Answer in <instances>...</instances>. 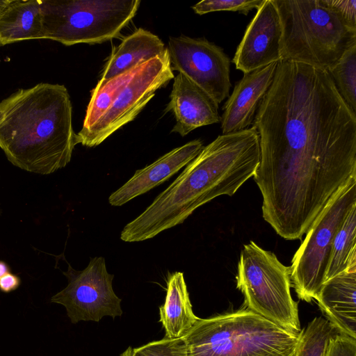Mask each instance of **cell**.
<instances>
[{
    "mask_svg": "<svg viewBox=\"0 0 356 356\" xmlns=\"http://www.w3.org/2000/svg\"><path fill=\"white\" fill-rule=\"evenodd\" d=\"M282 26L273 0L264 4L248 24L232 60L236 68L248 73L282 60Z\"/></svg>",
    "mask_w": 356,
    "mask_h": 356,
    "instance_id": "12",
    "label": "cell"
},
{
    "mask_svg": "<svg viewBox=\"0 0 356 356\" xmlns=\"http://www.w3.org/2000/svg\"><path fill=\"white\" fill-rule=\"evenodd\" d=\"M252 127L259 137L253 177L262 216L282 238L301 239L356 177V113L327 70L282 60Z\"/></svg>",
    "mask_w": 356,
    "mask_h": 356,
    "instance_id": "1",
    "label": "cell"
},
{
    "mask_svg": "<svg viewBox=\"0 0 356 356\" xmlns=\"http://www.w3.org/2000/svg\"><path fill=\"white\" fill-rule=\"evenodd\" d=\"M63 273L67 285L50 301L63 305L72 323L98 322L104 316L114 318L122 314L121 299L113 289L114 275L108 273L104 257L90 258L87 267L81 270L68 264Z\"/></svg>",
    "mask_w": 356,
    "mask_h": 356,
    "instance_id": "10",
    "label": "cell"
},
{
    "mask_svg": "<svg viewBox=\"0 0 356 356\" xmlns=\"http://www.w3.org/2000/svg\"><path fill=\"white\" fill-rule=\"evenodd\" d=\"M345 272H356V204L349 210L334 236L325 282Z\"/></svg>",
    "mask_w": 356,
    "mask_h": 356,
    "instance_id": "20",
    "label": "cell"
},
{
    "mask_svg": "<svg viewBox=\"0 0 356 356\" xmlns=\"http://www.w3.org/2000/svg\"><path fill=\"white\" fill-rule=\"evenodd\" d=\"M281 26L282 60L327 70L353 45L350 26L328 0H273Z\"/></svg>",
    "mask_w": 356,
    "mask_h": 356,
    "instance_id": "4",
    "label": "cell"
},
{
    "mask_svg": "<svg viewBox=\"0 0 356 356\" xmlns=\"http://www.w3.org/2000/svg\"><path fill=\"white\" fill-rule=\"evenodd\" d=\"M167 50L157 35L139 28L113 49L99 81H107L150 58L163 55Z\"/></svg>",
    "mask_w": 356,
    "mask_h": 356,
    "instance_id": "17",
    "label": "cell"
},
{
    "mask_svg": "<svg viewBox=\"0 0 356 356\" xmlns=\"http://www.w3.org/2000/svg\"><path fill=\"white\" fill-rule=\"evenodd\" d=\"M171 69L193 81L218 104L232 87L230 59L223 50L205 38L170 37L167 47Z\"/></svg>",
    "mask_w": 356,
    "mask_h": 356,
    "instance_id": "11",
    "label": "cell"
},
{
    "mask_svg": "<svg viewBox=\"0 0 356 356\" xmlns=\"http://www.w3.org/2000/svg\"><path fill=\"white\" fill-rule=\"evenodd\" d=\"M133 353L134 349L129 346L124 352L120 355V356H133Z\"/></svg>",
    "mask_w": 356,
    "mask_h": 356,
    "instance_id": "31",
    "label": "cell"
},
{
    "mask_svg": "<svg viewBox=\"0 0 356 356\" xmlns=\"http://www.w3.org/2000/svg\"><path fill=\"white\" fill-rule=\"evenodd\" d=\"M290 275V266L281 263L273 252L253 241L243 245L236 276L243 306L286 330L300 332L298 302L291 294Z\"/></svg>",
    "mask_w": 356,
    "mask_h": 356,
    "instance_id": "7",
    "label": "cell"
},
{
    "mask_svg": "<svg viewBox=\"0 0 356 356\" xmlns=\"http://www.w3.org/2000/svg\"><path fill=\"white\" fill-rule=\"evenodd\" d=\"M265 0H203L192 6L198 15L216 11L238 12L244 15L253 10H258Z\"/></svg>",
    "mask_w": 356,
    "mask_h": 356,
    "instance_id": "24",
    "label": "cell"
},
{
    "mask_svg": "<svg viewBox=\"0 0 356 356\" xmlns=\"http://www.w3.org/2000/svg\"><path fill=\"white\" fill-rule=\"evenodd\" d=\"M356 204V177L332 198L306 234L291 260V286L300 300L310 302L318 296L334 236L348 212Z\"/></svg>",
    "mask_w": 356,
    "mask_h": 356,
    "instance_id": "8",
    "label": "cell"
},
{
    "mask_svg": "<svg viewBox=\"0 0 356 356\" xmlns=\"http://www.w3.org/2000/svg\"><path fill=\"white\" fill-rule=\"evenodd\" d=\"M204 147L195 139L176 147L152 163L137 170L134 175L108 197L111 206L120 207L161 184L193 161Z\"/></svg>",
    "mask_w": 356,
    "mask_h": 356,
    "instance_id": "14",
    "label": "cell"
},
{
    "mask_svg": "<svg viewBox=\"0 0 356 356\" xmlns=\"http://www.w3.org/2000/svg\"><path fill=\"white\" fill-rule=\"evenodd\" d=\"M134 67L107 81L97 82L91 91L83 126L76 136H82L89 131L106 112L130 79Z\"/></svg>",
    "mask_w": 356,
    "mask_h": 356,
    "instance_id": "21",
    "label": "cell"
},
{
    "mask_svg": "<svg viewBox=\"0 0 356 356\" xmlns=\"http://www.w3.org/2000/svg\"><path fill=\"white\" fill-rule=\"evenodd\" d=\"M133 356H186L184 337L149 342L134 348Z\"/></svg>",
    "mask_w": 356,
    "mask_h": 356,
    "instance_id": "25",
    "label": "cell"
},
{
    "mask_svg": "<svg viewBox=\"0 0 356 356\" xmlns=\"http://www.w3.org/2000/svg\"><path fill=\"white\" fill-rule=\"evenodd\" d=\"M20 278L10 272L0 277V291L9 293L16 290L20 285Z\"/></svg>",
    "mask_w": 356,
    "mask_h": 356,
    "instance_id": "28",
    "label": "cell"
},
{
    "mask_svg": "<svg viewBox=\"0 0 356 356\" xmlns=\"http://www.w3.org/2000/svg\"><path fill=\"white\" fill-rule=\"evenodd\" d=\"M165 302L159 307L165 338L183 337L200 318L195 315L182 272L169 273Z\"/></svg>",
    "mask_w": 356,
    "mask_h": 356,
    "instance_id": "18",
    "label": "cell"
},
{
    "mask_svg": "<svg viewBox=\"0 0 356 356\" xmlns=\"http://www.w3.org/2000/svg\"><path fill=\"white\" fill-rule=\"evenodd\" d=\"M168 52L150 58L134 67L130 79L94 127L76 136V143L94 147L125 124L133 121L155 95L157 90L174 79Z\"/></svg>",
    "mask_w": 356,
    "mask_h": 356,
    "instance_id": "9",
    "label": "cell"
},
{
    "mask_svg": "<svg viewBox=\"0 0 356 356\" xmlns=\"http://www.w3.org/2000/svg\"><path fill=\"white\" fill-rule=\"evenodd\" d=\"M9 272L10 268L8 264L3 261H0V277Z\"/></svg>",
    "mask_w": 356,
    "mask_h": 356,
    "instance_id": "29",
    "label": "cell"
},
{
    "mask_svg": "<svg viewBox=\"0 0 356 356\" xmlns=\"http://www.w3.org/2000/svg\"><path fill=\"white\" fill-rule=\"evenodd\" d=\"M166 111H171L176 120L171 132L181 136L197 128L221 121L218 104L181 73L174 77Z\"/></svg>",
    "mask_w": 356,
    "mask_h": 356,
    "instance_id": "15",
    "label": "cell"
},
{
    "mask_svg": "<svg viewBox=\"0 0 356 356\" xmlns=\"http://www.w3.org/2000/svg\"><path fill=\"white\" fill-rule=\"evenodd\" d=\"M260 161L259 137L254 127L221 134L120 233L124 242H140L182 224L197 208L223 195L232 196Z\"/></svg>",
    "mask_w": 356,
    "mask_h": 356,
    "instance_id": "2",
    "label": "cell"
},
{
    "mask_svg": "<svg viewBox=\"0 0 356 356\" xmlns=\"http://www.w3.org/2000/svg\"><path fill=\"white\" fill-rule=\"evenodd\" d=\"M277 63L244 73L236 83L223 107L222 134L241 131L252 124L258 107L273 81Z\"/></svg>",
    "mask_w": 356,
    "mask_h": 356,
    "instance_id": "13",
    "label": "cell"
},
{
    "mask_svg": "<svg viewBox=\"0 0 356 356\" xmlns=\"http://www.w3.org/2000/svg\"><path fill=\"white\" fill-rule=\"evenodd\" d=\"M342 333L323 317H315L300 331L294 356H325L332 338Z\"/></svg>",
    "mask_w": 356,
    "mask_h": 356,
    "instance_id": "22",
    "label": "cell"
},
{
    "mask_svg": "<svg viewBox=\"0 0 356 356\" xmlns=\"http://www.w3.org/2000/svg\"><path fill=\"white\" fill-rule=\"evenodd\" d=\"M328 3L350 26L356 29L355 0H328Z\"/></svg>",
    "mask_w": 356,
    "mask_h": 356,
    "instance_id": "27",
    "label": "cell"
},
{
    "mask_svg": "<svg viewBox=\"0 0 356 356\" xmlns=\"http://www.w3.org/2000/svg\"><path fill=\"white\" fill-rule=\"evenodd\" d=\"M325 356H356V338L340 333L329 342Z\"/></svg>",
    "mask_w": 356,
    "mask_h": 356,
    "instance_id": "26",
    "label": "cell"
},
{
    "mask_svg": "<svg viewBox=\"0 0 356 356\" xmlns=\"http://www.w3.org/2000/svg\"><path fill=\"white\" fill-rule=\"evenodd\" d=\"M327 72L342 99L356 113V44L351 46Z\"/></svg>",
    "mask_w": 356,
    "mask_h": 356,
    "instance_id": "23",
    "label": "cell"
},
{
    "mask_svg": "<svg viewBox=\"0 0 356 356\" xmlns=\"http://www.w3.org/2000/svg\"><path fill=\"white\" fill-rule=\"evenodd\" d=\"M76 145L64 85L40 83L0 102V148L15 166L51 174L70 163Z\"/></svg>",
    "mask_w": 356,
    "mask_h": 356,
    "instance_id": "3",
    "label": "cell"
},
{
    "mask_svg": "<svg viewBox=\"0 0 356 356\" xmlns=\"http://www.w3.org/2000/svg\"><path fill=\"white\" fill-rule=\"evenodd\" d=\"M42 39L40 0H13L0 15V47Z\"/></svg>",
    "mask_w": 356,
    "mask_h": 356,
    "instance_id": "19",
    "label": "cell"
},
{
    "mask_svg": "<svg viewBox=\"0 0 356 356\" xmlns=\"http://www.w3.org/2000/svg\"><path fill=\"white\" fill-rule=\"evenodd\" d=\"M13 0H0V15L8 7Z\"/></svg>",
    "mask_w": 356,
    "mask_h": 356,
    "instance_id": "30",
    "label": "cell"
},
{
    "mask_svg": "<svg viewBox=\"0 0 356 356\" xmlns=\"http://www.w3.org/2000/svg\"><path fill=\"white\" fill-rule=\"evenodd\" d=\"M315 300L327 320L343 334L356 338V272L325 282Z\"/></svg>",
    "mask_w": 356,
    "mask_h": 356,
    "instance_id": "16",
    "label": "cell"
},
{
    "mask_svg": "<svg viewBox=\"0 0 356 356\" xmlns=\"http://www.w3.org/2000/svg\"><path fill=\"white\" fill-rule=\"evenodd\" d=\"M300 336L243 306L199 318L183 337L186 356H294Z\"/></svg>",
    "mask_w": 356,
    "mask_h": 356,
    "instance_id": "5",
    "label": "cell"
},
{
    "mask_svg": "<svg viewBox=\"0 0 356 356\" xmlns=\"http://www.w3.org/2000/svg\"><path fill=\"white\" fill-rule=\"evenodd\" d=\"M140 0L40 1L42 39L71 46L118 38L131 21Z\"/></svg>",
    "mask_w": 356,
    "mask_h": 356,
    "instance_id": "6",
    "label": "cell"
}]
</instances>
